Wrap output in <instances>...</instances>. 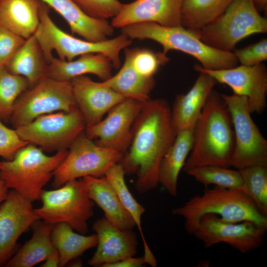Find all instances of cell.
Returning a JSON list of instances; mask_svg holds the SVG:
<instances>
[{"mask_svg":"<svg viewBox=\"0 0 267 267\" xmlns=\"http://www.w3.org/2000/svg\"><path fill=\"white\" fill-rule=\"evenodd\" d=\"M176 135L167 101L150 99L144 103L133 124L129 147L118 163L126 175L137 174L139 193L157 187L160 163Z\"/></svg>","mask_w":267,"mask_h":267,"instance_id":"obj_1","label":"cell"},{"mask_svg":"<svg viewBox=\"0 0 267 267\" xmlns=\"http://www.w3.org/2000/svg\"><path fill=\"white\" fill-rule=\"evenodd\" d=\"M230 113L220 94L213 90L193 130L192 147L183 169L208 165L229 167L235 146Z\"/></svg>","mask_w":267,"mask_h":267,"instance_id":"obj_2","label":"cell"},{"mask_svg":"<svg viewBox=\"0 0 267 267\" xmlns=\"http://www.w3.org/2000/svg\"><path fill=\"white\" fill-rule=\"evenodd\" d=\"M172 213L183 218L185 229L191 235L200 218L207 214H215L228 222L249 221L267 227V216L241 189L206 188L202 194L194 196L182 206L173 209Z\"/></svg>","mask_w":267,"mask_h":267,"instance_id":"obj_3","label":"cell"},{"mask_svg":"<svg viewBox=\"0 0 267 267\" xmlns=\"http://www.w3.org/2000/svg\"><path fill=\"white\" fill-rule=\"evenodd\" d=\"M120 29L121 33L132 40L149 39L158 43L165 54L171 50L188 54L197 59L205 69H230L237 66L239 62L233 52L220 51L207 45L182 26L164 27L146 22L128 25Z\"/></svg>","mask_w":267,"mask_h":267,"instance_id":"obj_4","label":"cell"},{"mask_svg":"<svg viewBox=\"0 0 267 267\" xmlns=\"http://www.w3.org/2000/svg\"><path fill=\"white\" fill-rule=\"evenodd\" d=\"M68 150L48 156L37 146L29 143L10 161L0 162V177L8 189H13L33 202L40 199L43 187L53 178Z\"/></svg>","mask_w":267,"mask_h":267,"instance_id":"obj_5","label":"cell"},{"mask_svg":"<svg viewBox=\"0 0 267 267\" xmlns=\"http://www.w3.org/2000/svg\"><path fill=\"white\" fill-rule=\"evenodd\" d=\"M48 10L49 6L42 1L39 8L40 23L35 33L47 64L53 57L52 51L55 50L60 59L67 61L86 53H101L111 60L113 68L120 67V52L130 45L133 40L122 33L100 42L76 38L57 26L50 18Z\"/></svg>","mask_w":267,"mask_h":267,"instance_id":"obj_6","label":"cell"},{"mask_svg":"<svg viewBox=\"0 0 267 267\" xmlns=\"http://www.w3.org/2000/svg\"><path fill=\"white\" fill-rule=\"evenodd\" d=\"M189 30L207 45L232 52L246 37L266 33L267 19L260 14L252 0H233L214 19L199 29Z\"/></svg>","mask_w":267,"mask_h":267,"instance_id":"obj_7","label":"cell"},{"mask_svg":"<svg viewBox=\"0 0 267 267\" xmlns=\"http://www.w3.org/2000/svg\"><path fill=\"white\" fill-rule=\"evenodd\" d=\"M40 199L42 206L35 209L40 220L52 224L65 222L79 233L88 232L87 222L94 215L95 203L83 178L69 180L55 190H43Z\"/></svg>","mask_w":267,"mask_h":267,"instance_id":"obj_8","label":"cell"},{"mask_svg":"<svg viewBox=\"0 0 267 267\" xmlns=\"http://www.w3.org/2000/svg\"><path fill=\"white\" fill-rule=\"evenodd\" d=\"M76 108L71 81H60L46 76L20 95L9 118L16 129L41 115L70 112Z\"/></svg>","mask_w":267,"mask_h":267,"instance_id":"obj_9","label":"cell"},{"mask_svg":"<svg viewBox=\"0 0 267 267\" xmlns=\"http://www.w3.org/2000/svg\"><path fill=\"white\" fill-rule=\"evenodd\" d=\"M220 96L227 107L234 128L235 146L230 166L237 170L267 166V140L252 119L247 96L234 93Z\"/></svg>","mask_w":267,"mask_h":267,"instance_id":"obj_10","label":"cell"},{"mask_svg":"<svg viewBox=\"0 0 267 267\" xmlns=\"http://www.w3.org/2000/svg\"><path fill=\"white\" fill-rule=\"evenodd\" d=\"M123 155L119 151L97 145L84 132L71 143L66 157L55 170L52 185L57 188L78 178L103 177Z\"/></svg>","mask_w":267,"mask_h":267,"instance_id":"obj_11","label":"cell"},{"mask_svg":"<svg viewBox=\"0 0 267 267\" xmlns=\"http://www.w3.org/2000/svg\"><path fill=\"white\" fill-rule=\"evenodd\" d=\"M84 117L78 108L41 115L16 129L23 140L46 151L68 149L86 130Z\"/></svg>","mask_w":267,"mask_h":267,"instance_id":"obj_12","label":"cell"},{"mask_svg":"<svg viewBox=\"0 0 267 267\" xmlns=\"http://www.w3.org/2000/svg\"><path fill=\"white\" fill-rule=\"evenodd\" d=\"M267 230V227L251 221L228 222L215 214H207L200 218L192 235L205 248L224 243L241 253L247 254L261 246Z\"/></svg>","mask_w":267,"mask_h":267,"instance_id":"obj_13","label":"cell"},{"mask_svg":"<svg viewBox=\"0 0 267 267\" xmlns=\"http://www.w3.org/2000/svg\"><path fill=\"white\" fill-rule=\"evenodd\" d=\"M144 103L126 98L108 112L104 119L86 128V135L95 143L124 154L131 144L132 127Z\"/></svg>","mask_w":267,"mask_h":267,"instance_id":"obj_14","label":"cell"},{"mask_svg":"<svg viewBox=\"0 0 267 267\" xmlns=\"http://www.w3.org/2000/svg\"><path fill=\"white\" fill-rule=\"evenodd\" d=\"M194 69L213 77L218 83L230 87L234 94L247 96L251 114L262 113L266 107L267 68L264 63L247 66L211 70L195 64Z\"/></svg>","mask_w":267,"mask_h":267,"instance_id":"obj_15","label":"cell"},{"mask_svg":"<svg viewBox=\"0 0 267 267\" xmlns=\"http://www.w3.org/2000/svg\"><path fill=\"white\" fill-rule=\"evenodd\" d=\"M40 220L32 202L11 189L0 204V267L12 257L19 237Z\"/></svg>","mask_w":267,"mask_h":267,"instance_id":"obj_16","label":"cell"},{"mask_svg":"<svg viewBox=\"0 0 267 267\" xmlns=\"http://www.w3.org/2000/svg\"><path fill=\"white\" fill-rule=\"evenodd\" d=\"M78 108L85 121L86 128L94 125L104 115L126 97L104 85L82 75L71 81Z\"/></svg>","mask_w":267,"mask_h":267,"instance_id":"obj_17","label":"cell"},{"mask_svg":"<svg viewBox=\"0 0 267 267\" xmlns=\"http://www.w3.org/2000/svg\"><path fill=\"white\" fill-rule=\"evenodd\" d=\"M92 229L97 237V249L88 263L93 267H103L115 263L137 253L138 240L132 230H121L105 217L97 220Z\"/></svg>","mask_w":267,"mask_h":267,"instance_id":"obj_18","label":"cell"},{"mask_svg":"<svg viewBox=\"0 0 267 267\" xmlns=\"http://www.w3.org/2000/svg\"><path fill=\"white\" fill-rule=\"evenodd\" d=\"M183 0H135L123 7L111 24L114 28L140 22H151L164 27L182 26Z\"/></svg>","mask_w":267,"mask_h":267,"instance_id":"obj_19","label":"cell"},{"mask_svg":"<svg viewBox=\"0 0 267 267\" xmlns=\"http://www.w3.org/2000/svg\"><path fill=\"white\" fill-rule=\"evenodd\" d=\"M199 73L190 89L185 94L177 95L171 109L172 123L177 134L194 129L210 94L218 83L210 75Z\"/></svg>","mask_w":267,"mask_h":267,"instance_id":"obj_20","label":"cell"},{"mask_svg":"<svg viewBox=\"0 0 267 267\" xmlns=\"http://www.w3.org/2000/svg\"><path fill=\"white\" fill-rule=\"evenodd\" d=\"M58 13L68 24L72 34L85 40L100 42L113 36L114 28L107 20L98 19L85 13L72 0H40Z\"/></svg>","mask_w":267,"mask_h":267,"instance_id":"obj_21","label":"cell"},{"mask_svg":"<svg viewBox=\"0 0 267 267\" xmlns=\"http://www.w3.org/2000/svg\"><path fill=\"white\" fill-rule=\"evenodd\" d=\"M76 60L67 61L54 57L48 64L47 76L60 81L70 82L73 78L92 74L102 81L112 76L113 68L111 60L101 53H89Z\"/></svg>","mask_w":267,"mask_h":267,"instance_id":"obj_22","label":"cell"},{"mask_svg":"<svg viewBox=\"0 0 267 267\" xmlns=\"http://www.w3.org/2000/svg\"><path fill=\"white\" fill-rule=\"evenodd\" d=\"M89 195L104 212L105 218L121 230H132L135 223L122 205L114 188L105 177L83 178Z\"/></svg>","mask_w":267,"mask_h":267,"instance_id":"obj_23","label":"cell"},{"mask_svg":"<svg viewBox=\"0 0 267 267\" xmlns=\"http://www.w3.org/2000/svg\"><path fill=\"white\" fill-rule=\"evenodd\" d=\"M40 0H0V26L27 39L39 23Z\"/></svg>","mask_w":267,"mask_h":267,"instance_id":"obj_24","label":"cell"},{"mask_svg":"<svg viewBox=\"0 0 267 267\" xmlns=\"http://www.w3.org/2000/svg\"><path fill=\"white\" fill-rule=\"evenodd\" d=\"M48 64L35 33L26 39L5 65L11 74L26 78L30 88L47 76Z\"/></svg>","mask_w":267,"mask_h":267,"instance_id":"obj_25","label":"cell"},{"mask_svg":"<svg viewBox=\"0 0 267 267\" xmlns=\"http://www.w3.org/2000/svg\"><path fill=\"white\" fill-rule=\"evenodd\" d=\"M193 130L191 129H186L177 134L174 143L160 164L159 183L173 196L177 194L179 174L192 147Z\"/></svg>","mask_w":267,"mask_h":267,"instance_id":"obj_26","label":"cell"},{"mask_svg":"<svg viewBox=\"0 0 267 267\" xmlns=\"http://www.w3.org/2000/svg\"><path fill=\"white\" fill-rule=\"evenodd\" d=\"M53 225L43 220L35 222L31 226V238L8 261L5 267H32L44 261L56 250L51 237Z\"/></svg>","mask_w":267,"mask_h":267,"instance_id":"obj_27","label":"cell"},{"mask_svg":"<svg viewBox=\"0 0 267 267\" xmlns=\"http://www.w3.org/2000/svg\"><path fill=\"white\" fill-rule=\"evenodd\" d=\"M125 61L119 72L103 83L126 98L143 103L151 98L150 94L156 81L154 77L147 78L139 74L132 65L129 54L124 50Z\"/></svg>","mask_w":267,"mask_h":267,"instance_id":"obj_28","label":"cell"},{"mask_svg":"<svg viewBox=\"0 0 267 267\" xmlns=\"http://www.w3.org/2000/svg\"><path fill=\"white\" fill-rule=\"evenodd\" d=\"M51 240L58 251L60 258L59 267H64L73 259L79 257L86 251L96 246V234L86 236L73 231L70 225L65 222L53 225Z\"/></svg>","mask_w":267,"mask_h":267,"instance_id":"obj_29","label":"cell"},{"mask_svg":"<svg viewBox=\"0 0 267 267\" xmlns=\"http://www.w3.org/2000/svg\"><path fill=\"white\" fill-rule=\"evenodd\" d=\"M125 175L122 167L117 163L108 169L104 176L114 188L124 208L134 219L143 240V256L149 264L153 265L156 260L147 244L141 227V217L145 209L137 202L129 190L125 180Z\"/></svg>","mask_w":267,"mask_h":267,"instance_id":"obj_30","label":"cell"},{"mask_svg":"<svg viewBox=\"0 0 267 267\" xmlns=\"http://www.w3.org/2000/svg\"><path fill=\"white\" fill-rule=\"evenodd\" d=\"M233 0H183L181 14L182 26L197 29L214 19Z\"/></svg>","mask_w":267,"mask_h":267,"instance_id":"obj_31","label":"cell"},{"mask_svg":"<svg viewBox=\"0 0 267 267\" xmlns=\"http://www.w3.org/2000/svg\"><path fill=\"white\" fill-rule=\"evenodd\" d=\"M205 187L210 184L228 189H242L243 180L238 170L220 165H208L194 167L185 172Z\"/></svg>","mask_w":267,"mask_h":267,"instance_id":"obj_32","label":"cell"},{"mask_svg":"<svg viewBox=\"0 0 267 267\" xmlns=\"http://www.w3.org/2000/svg\"><path fill=\"white\" fill-rule=\"evenodd\" d=\"M238 170L243 180L242 189L267 216V166H253Z\"/></svg>","mask_w":267,"mask_h":267,"instance_id":"obj_33","label":"cell"},{"mask_svg":"<svg viewBox=\"0 0 267 267\" xmlns=\"http://www.w3.org/2000/svg\"><path fill=\"white\" fill-rule=\"evenodd\" d=\"M30 87L24 77L10 73L4 66L0 67V117H10L15 101Z\"/></svg>","mask_w":267,"mask_h":267,"instance_id":"obj_34","label":"cell"},{"mask_svg":"<svg viewBox=\"0 0 267 267\" xmlns=\"http://www.w3.org/2000/svg\"><path fill=\"white\" fill-rule=\"evenodd\" d=\"M129 54L132 66L140 75L147 78L154 77L160 66L170 61L162 52H154L147 49L125 48Z\"/></svg>","mask_w":267,"mask_h":267,"instance_id":"obj_35","label":"cell"},{"mask_svg":"<svg viewBox=\"0 0 267 267\" xmlns=\"http://www.w3.org/2000/svg\"><path fill=\"white\" fill-rule=\"evenodd\" d=\"M87 15L93 18L107 20L120 12L123 3L119 0H72Z\"/></svg>","mask_w":267,"mask_h":267,"instance_id":"obj_36","label":"cell"},{"mask_svg":"<svg viewBox=\"0 0 267 267\" xmlns=\"http://www.w3.org/2000/svg\"><path fill=\"white\" fill-rule=\"evenodd\" d=\"M29 143L21 138L16 129L7 128L0 119V157L6 161L11 160L18 150Z\"/></svg>","mask_w":267,"mask_h":267,"instance_id":"obj_37","label":"cell"},{"mask_svg":"<svg viewBox=\"0 0 267 267\" xmlns=\"http://www.w3.org/2000/svg\"><path fill=\"white\" fill-rule=\"evenodd\" d=\"M233 53L242 65L250 66L262 63L267 59V39L263 38L243 48L235 49Z\"/></svg>","mask_w":267,"mask_h":267,"instance_id":"obj_38","label":"cell"},{"mask_svg":"<svg viewBox=\"0 0 267 267\" xmlns=\"http://www.w3.org/2000/svg\"><path fill=\"white\" fill-rule=\"evenodd\" d=\"M26 39L0 26V67L5 66Z\"/></svg>","mask_w":267,"mask_h":267,"instance_id":"obj_39","label":"cell"},{"mask_svg":"<svg viewBox=\"0 0 267 267\" xmlns=\"http://www.w3.org/2000/svg\"><path fill=\"white\" fill-rule=\"evenodd\" d=\"M145 264L147 263L144 256L139 258L131 257L115 263L105 265L102 267H141Z\"/></svg>","mask_w":267,"mask_h":267,"instance_id":"obj_40","label":"cell"},{"mask_svg":"<svg viewBox=\"0 0 267 267\" xmlns=\"http://www.w3.org/2000/svg\"><path fill=\"white\" fill-rule=\"evenodd\" d=\"M60 258L58 251L56 250L50 254L45 259L44 264L41 266L42 267H59Z\"/></svg>","mask_w":267,"mask_h":267,"instance_id":"obj_41","label":"cell"},{"mask_svg":"<svg viewBox=\"0 0 267 267\" xmlns=\"http://www.w3.org/2000/svg\"><path fill=\"white\" fill-rule=\"evenodd\" d=\"M257 10L266 12L267 10V0H252Z\"/></svg>","mask_w":267,"mask_h":267,"instance_id":"obj_42","label":"cell"},{"mask_svg":"<svg viewBox=\"0 0 267 267\" xmlns=\"http://www.w3.org/2000/svg\"><path fill=\"white\" fill-rule=\"evenodd\" d=\"M8 189L0 177V204L6 198L8 192Z\"/></svg>","mask_w":267,"mask_h":267,"instance_id":"obj_43","label":"cell"},{"mask_svg":"<svg viewBox=\"0 0 267 267\" xmlns=\"http://www.w3.org/2000/svg\"><path fill=\"white\" fill-rule=\"evenodd\" d=\"M68 264L70 265V267H82L83 262L79 257H78L71 260Z\"/></svg>","mask_w":267,"mask_h":267,"instance_id":"obj_44","label":"cell"}]
</instances>
